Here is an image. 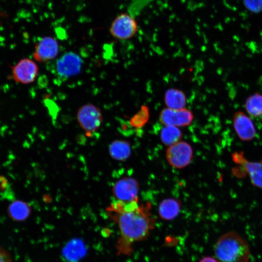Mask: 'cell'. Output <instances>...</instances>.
Wrapping results in <instances>:
<instances>
[{"label":"cell","mask_w":262,"mask_h":262,"mask_svg":"<svg viewBox=\"0 0 262 262\" xmlns=\"http://www.w3.org/2000/svg\"><path fill=\"white\" fill-rule=\"evenodd\" d=\"M138 31L137 23L130 14L124 13L118 15L112 22L110 33L115 38L127 40L132 38Z\"/></svg>","instance_id":"5"},{"label":"cell","mask_w":262,"mask_h":262,"mask_svg":"<svg viewBox=\"0 0 262 262\" xmlns=\"http://www.w3.org/2000/svg\"><path fill=\"white\" fill-rule=\"evenodd\" d=\"M30 209L28 205L21 201L14 202L10 207V213L17 220H23L29 215Z\"/></svg>","instance_id":"18"},{"label":"cell","mask_w":262,"mask_h":262,"mask_svg":"<svg viewBox=\"0 0 262 262\" xmlns=\"http://www.w3.org/2000/svg\"><path fill=\"white\" fill-rule=\"evenodd\" d=\"M109 151L112 158L117 160L123 161L130 157L131 147L130 144L126 141L115 140L110 144Z\"/></svg>","instance_id":"15"},{"label":"cell","mask_w":262,"mask_h":262,"mask_svg":"<svg viewBox=\"0 0 262 262\" xmlns=\"http://www.w3.org/2000/svg\"><path fill=\"white\" fill-rule=\"evenodd\" d=\"M56 62L57 73L64 78L70 77L78 74L82 66V61L80 56L73 52L64 54Z\"/></svg>","instance_id":"11"},{"label":"cell","mask_w":262,"mask_h":262,"mask_svg":"<svg viewBox=\"0 0 262 262\" xmlns=\"http://www.w3.org/2000/svg\"><path fill=\"white\" fill-rule=\"evenodd\" d=\"M12 76L16 82L22 84L33 82L38 72L37 64L32 60L24 58L12 67Z\"/></svg>","instance_id":"10"},{"label":"cell","mask_w":262,"mask_h":262,"mask_svg":"<svg viewBox=\"0 0 262 262\" xmlns=\"http://www.w3.org/2000/svg\"><path fill=\"white\" fill-rule=\"evenodd\" d=\"M0 262H12L7 253L0 246Z\"/></svg>","instance_id":"21"},{"label":"cell","mask_w":262,"mask_h":262,"mask_svg":"<svg viewBox=\"0 0 262 262\" xmlns=\"http://www.w3.org/2000/svg\"><path fill=\"white\" fill-rule=\"evenodd\" d=\"M59 50L58 43L54 38L44 36L36 43L33 57L35 61L45 63L54 59L58 55Z\"/></svg>","instance_id":"9"},{"label":"cell","mask_w":262,"mask_h":262,"mask_svg":"<svg viewBox=\"0 0 262 262\" xmlns=\"http://www.w3.org/2000/svg\"><path fill=\"white\" fill-rule=\"evenodd\" d=\"M193 119L192 112L185 108L174 109L169 108L163 109L160 113L159 120L164 125L177 127L190 125Z\"/></svg>","instance_id":"8"},{"label":"cell","mask_w":262,"mask_h":262,"mask_svg":"<svg viewBox=\"0 0 262 262\" xmlns=\"http://www.w3.org/2000/svg\"><path fill=\"white\" fill-rule=\"evenodd\" d=\"M231 156L236 164V166L232 169L233 175L239 178L247 176L254 186L262 189V160L249 161L242 151H235Z\"/></svg>","instance_id":"3"},{"label":"cell","mask_w":262,"mask_h":262,"mask_svg":"<svg viewBox=\"0 0 262 262\" xmlns=\"http://www.w3.org/2000/svg\"><path fill=\"white\" fill-rule=\"evenodd\" d=\"M180 210V202L174 198L164 199L159 206L158 212L160 217L165 220L176 218Z\"/></svg>","instance_id":"13"},{"label":"cell","mask_w":262,"mask_h":262,"mask_svg":"<svg viewBox=\"0 0 262 262\" xmlns=\"http://www.w3.org/2000/svg\"><path fill=\"white\" fill-rule=\"evenodd\" d=\"M214 254L219 262H248L250 251L246 240L235 231L221 235L215 243Z\"/></svg>","instance_id":"2"},{"label":"cell","mask_w":262,"mask_h":262,"mask_svg":"<svg viewBox=\"0 0 262 262\" xmlns=\"http://www.w3.org/2000/svg\"><path fill=\"white\" fill-rule=\"evenodd\" d=\"M198 262H219L217 259L211 256L203 257Z\"/></svg>","instance_id":"22"},{"label":"cell","mask_w":262,"mask_h":262,"mask_svg":"<svg viewBox=\"0 0 262 262\" xmlns=\"http://www.w3.org/2000/svg\"><path fill=\"white\" fill-rule=\"evenodd\" d=\"M233 125L239 138L243 141L252 140L256 134V131L250 117L241 111L234 113Z\"/></svg>","instance_id":"12"},{"label":"cell","mask_w":262,"mask_h":262,"mask_svg":"<svg viewBox=\"0 0 262 262\" xmlns=\"http://www.w3.org/2000/svg\"><path fill=\"white\" fill-rule=\"evenodd\" d=\"M138 191L137 181L129 177L120 179L115 183L113 188L115 200L123 202L138 200Z\"/></svg>","instance_id":"7"},{"label":"cell","mask_w":262,"mask_h":262,"mask_svg":"<svg viewBox=\"0 0 262 262\" xmlns=\"http://www.w3.org/2000/svg\"><path fill=\"white\" fill-rule=\"evenodd\" d=\"M165 155L166 160L171 166L181 169L190 163L193 157V150L189 144L180 141L168 147Z\"/></svg>","instance_id":"6"},{"label":"cell","mask_w":262,"mask_h":262,"mask_svg":"<svg viewBox=\"0 0 262 262\" xmlns=\"http://www.w3.org/2000/svg\"><path fill=\"white\" fill-rule=\"evenodd\" d=\"M76 117L79 126L87 134L98 129L103 120L100 109L91 103L82 106L77 111Z\"/></svg>","instance_id":"4"},{"label":"cell","mask_w":262,"mask_h":262,"mask_svg":"<svg viewBox=\"0 0 262 262\" xmlns=\"http://www.w3.org/2000/svg\"><path fill=\"white\" fill-rule=\"evenodd\" d=\"M246 8L249 11L258 13L262 11V0H243Z\"/></svg>","instance_id":"20"},{"label":"cell","mask_w":262,"mask_h":262,"mask_svg":"<svg viewBox=\"0 0 262 262\" xmlns=\"http://www.w3.org/2000/svg\"><path fill=\"white\" fill-rule=\"evenodd\" d=\"M107 210L119 229L120 237L115 245L117 255H131L133 245L147 239L153 229L154 221L149 209L139 205L138 200H115Z\"/></svg>","instance_id":"1"},{"label":"cell","mask_w":262,"mask_h":262,"mask_svg":"<svg viewBox=\"0 0 262 262\" xmlns=\"http://www.w3.org/2000/svg\"><path fill=\"white\" fill-rule=\"evenodd\" d=\"M164 102L167 108L180 109L185 108L186 98L184 93L180 90L171 88L164 94Z\"/></svg>","instance_id":"14"},{"label":"cell","mask_w":262,"mask_h":262,"mask_svg":"<svg viewBox=\"0 0 262 262\" xmlns=\"http://www.w3.org/2000/svg\"><path fill=\"white\" fill-rule=\"evenodd\" d=\"M245 107L247 114L252 117L262 115V95L254 93L248 97L245 102Z\"/></svg>","instance_id":"17"},{"label":"cell","mask_w":262,"mask_h":262,"mask_svg":"<svg viewBox=\"0 0 262 262\" xmlns=\"http://www.w3.org/2000/svg\"><path fill=\"white\" fill-rule=\"evenodd\" d=\"M148 118V109L146 107L141 109L130 120V125L134 127L143 126L147 122Z\"/></svg>","instance_id":"19"},{"label":"cell","mask_w":262,"mask_h":262,"mask_svg":"<svg viewBox=\"0 0 262 262\" xmlns=\"http://www.w3.org/2000/svg\"><path fill=\"white\" fill-rule=\"evenodd\" d=\"M160 133L162 142L165 145L169 147L179 141L182 137V132L179 127L164 125Z\"/></svg>","instance_id":"16"}]
</instances>
